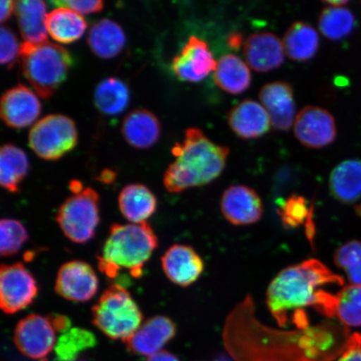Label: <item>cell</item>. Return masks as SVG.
<instances>
[{"label":"cell","instance_id":"obj_1","mask_svg":"<svg viewBox=\"0 0 361 361\" xmlns=\"http://www.w3.org/2000/svg\"><path fill=\"white\" fill-rule=\"evenodd\" d=\"M343 286L341 277L316 259H309L284 269L270 283L267 305L271 314L281 326L293 317L300 326L306 323L305 309L319 314L336 315L337 295L329 293L328 286Z\"/></svg>","mask_w":361,"mask_h":361},{"label":"cell","instance_id":"obj_2","mask_svg":"<svg viewBox=\"0 0 361 361\" xmlns=\"http://www.w3.org/2000/svg\"><path fill=\"white\" fill-rule=\"evenodd\" d=\"M171 153L175 161L166 169L164 183L169 192L205 186L218 178L229 155L228 147L220 146L207 137L200 129L185 132L182 143H176Z\"/></svg>","mask_w":361,"mask_h":361},{"label":"cell","instance_id":"obj_3","mask_svg":"<svg viewBox=\"0 0 361 361\" xmlns=\"http://www.w3.org/2000/svg\"><path fill=\"white\" fill-rule=\"evenodd\" d=\"M157 245L156 233L148 223L112 225L98 257V267L110 278L121 269L138 278Z\"/></svg>","mask_w":361,"mask_h":361},{"label":"cell","instance_id":"obj_4","mask_svg":"<svg viewBox=\"0 0 361 361\" xmlns=\"http://www.w3.org/2000/svg\"><path fill=\"white\" fill-rule=\"evenodd\" d=\"M20 59L23 75L43 99L53 96L73 66V58L66 49L48 42L23 43Z\"/></svg>","mask_w":361,"mask_h":361},{"label":"cell","instance_id":"obj_5","mask_svg":"<svg viewBox=\"0 0 361 361\" xmlns=\"http://www.w3.org/2000/svg\"><path fill=\"white\" fill-rule=\"evenodd\" d=\"M93 324L113 340H128L142 326L143 315L130 293L113 284L92 309Z\"/></svg>","mask_w":361,"mask_h":361},{"label":"cell","instance_id":"obj_6","mask_svg":"<svg viewBox=\"0 0 361 361\" xmlns=\"http://www.w3.org/2000/svg\"><path fill=\"white\" fill-rule=\"evenodd\" d=\"M100 197L90 188L74 193L62 203L56 220L62 232L71 241L87 243L94 237L99 223Z\"/></svg>","mask_w":361,"mask_h":361},{"label":"cell","instance_id":"obj_7","mask_svg":"<svg viewBox=\"0 0 361 361\" xmlns=\"http://www.w3.org/2000/svg\"><path fill=\"white\" fill-rule=\"evenodd\" d=\"M78 133L73 121L64 115L52 114L43 117L31 128L29 146L44 160L53 161L75 148Z\"/></svg>","mask_w":361,"mask_h":361},{"label":"cell","instance_id":"obj_8","mask_svg":"<svg viewBox=\"0 0 361 361\" xmlns=\"http://www.w3.org/2000/svg\"><path fill=\"white\" fill-rule=\"evenodd\" d=\"M38 286L33 275L21 263L3 264L0 269V306L13 314L33 303Z\"/></svg>","mask_w":361,"mask_h":361},{"label":"cell","instance_id":"obj_9","mask_svg":"<svg viewBox=\"0 0 361 361\" xmlns=\"http://www.w3.org/2000/svg\"><path fill=\"white\" fill-rule=\"evenodd\" d=\"M56 331L49 317L33 314L18 323L13 341L22 354L31 359L43 360L55 349Z\"/></svg>","mask_w":361,"mask_h":361},{"label":"cell","instance_id":"obj_10","mask_svg":"<svg viewBox=\"0 0 361 361\" xmlns=\"http://www.w3.org/2000/svg\"><path fill=\"white\" fill-rule=\"evenodd\" d=\"M99 279L92 266L84 261L73 260L63 264L57 274L55 290L72 302H87L97 295Z\"/></svg>","mask_w":361,"mask_h":361},{"label":"cell","instance_id":"obj_11","mask_svg":"<svg viewBox=\"0 0 361 361\" xmlns=\"http://www.w3.org/2000/svg\"><path fill=\"white\" fill-rule=\"evenodd\" d=\"M295 135L302 145L319 149L331 144L336 137L335 118L326 109L305 106L295 117Z\"/></svg>","mask_w":361,"mask_h":361},{"label":"cell","instance_id":"obj_12","mask_svg":"<svg viewBox=\"0 0 361 361\" xmlns=\"http://www.w3.org/2000/svg\"><path fill=\"white\" fill-rule=\"evenodd\" d=\"M42 111V104L32 90L20 84L3 94L0 115L8 128L20 129L32 125Z\"/></svg>","mask_w":361,"mask_h":361},{"label":"cell","instance_id":"obj_13","mask_svg":"<svg viewBox=\"0 0 361 361\" xmlns=\"http://www.w3.org/2000/svg\"><path fill=\"white\" fill-rule=\"evenodd\" d=\"M216 64L204 40L191 36L183 51L173 59V70L180 80L198 82L214 71Z\"/></svg>","mask_w":361,"mask_h":361},{"label":"cell","instance_id":"obj_14","mask_svg":"<svg viewBox=\"0 0 361 361\" xmlns=\"http://www.w3.org/2000/svg\"><path fill=\"white\" fill-rule=\"evenodd\" d=\"M221 211L229 223L245 226L259 222L263 215L264 206L259 194L254 189L235 185L224 192Z\"/></svg>","mask_w":361,"mask_h":361},{"label":"cell","instance_id":"obj_15","mask_svg":"<svg viewBox=\"0 0 361 361\" xmlns=\"http://www.w3.org/2000/svg\"><path fill=\"white\" fill-rule=\"evenodd\" d=\"M175 324L166 316L157 315L142 324L132 336L124 342L133 354L150 356L161 349L176 335Z\"/></svg>","mask_w":361,"mask_h":361},{"label":"cell","instance_id":"obj_16","mask_svg":"<svg viewBox=\"0 0 361 361\" xmlns=\"http://www.w3.org/2000/svg\"><path fill=\"white\" fill-rule=\"evenodd\" d=\"M162 269L169 281L179 286L188 287L196 282L204 269V264L190 246L175 245L161 258Z\"/></svg>","mask_w":361,"mask_h":361},{"label":"cell","instance_id":"obj_17","mask_svg":"<svg viewBox=\"0 0 361 361\" xmlns=\"http://www.w3.org/2000/svg\"><path fill=\"white\" fill-rule=\"evenodd\" d=\"M259 99L268 112L273 128L279 130H290L295 120V102L291 85L284 81L266 84L260 90Z\"/></svg>","mask_w":361,"mask_h":361},{"label":"cell","instance_id":"obj_18","mask_svg":"<svg viewBox=\"0 0 361 361\" xmlns=\"http://www.w3.org/2000/svg\"><path fill=\"white\" fill-rule=\"evenodd\" d=\"M284 54L283 42L270 32L251 35L243 49L247 64L257 72L277 69L283 63Z\"/></svg>","mask_w":361,"mask_h":361},{"label":"cell","instance_id":"obj_19","mask_svg":"<svg viewBox=\"0 0 361 361\" xmlns=\"http://www.w3.org/2000/svg\"><path fill=\"white\" fill-rule=\"evenodd\" d=\"M228 123L233 132L243 139L263 137L272 126L264 106L252 100H245L233 106L228 112Z\"/></svg>","mask_w":361,"mask_h":361},{"label":"cell","instance_id":"obj_20","mask_svg":"<svg viewBox=\"0 0 361 361\" xmlns=\"http://www.w3.org/2000/svg\"><path fill=\"white\" fill-rule=\"evenodd\" d=\"M121 133L129 145L147 149L154 145L159 139L161 125L151 111L137 109L125 117Z\"/></svg>","mask_w":361,"mask_h":361},{"label":"cell","instance_id":"obj_21","mask_svg":"<svg viewBox=\"0 0 361 361\" xmlns=\"http://www.w3.org/2000/svg\"><path fill=\"white\" fill-rule=\"evenodd\" d=\"M16 16L25 42H47V4L40 0L16 1Z\"/></svg>","mask_w":361,"mask_h":361},{"label":"cell","instance_id":"obj_22","mask_svg":"<svg viewBox=\"0 0 361 361\" xmlns=\"http://www.w3.org/2000/svg\"><path fill=\"white\" fill-rule=\"evenodd\" d=\"M118 203L121 213L134 224L147 223L155 214L157 198L150 189L142 184H130L120 192Z\"/></svg>","mask_w":361,"mask_h":361},{"label":"cell","instance_id":"obj_23","mask_svg":"<svg viewBox=\"0 0 361 361\" xmlns=\"http://www.w3.org/2000/svg\"><path fill=\"white\" fill-rule=\"evenodd\" d=\"M329 190L337 201L351 204L361 198V161L346 160L336 166L329 180Z\"/></svg>","mask_w":361,"mask_h":361},{"label":"cell","instance_id":"obj_24","mask_svg":"<svg viewBox=\"0 0 361 361\" xmlns=\"http://www.w3.org/2000/svg\"><path fill=\"white\" fill-rule=\"evenodd\" d=\"M126 35L121 27L108 19L99 20L90 29L88 44L94 55L102 59H111L123 51Z\"/></svg>","mask_w":361,"mask_h":361},{"label":"cell","instance_id":"obj_25","mask_svg":"<svg viewBox=\"0 0 361 361\" xmlns=\"http://www.w3.org/2000/svg\"><path fill=\"white\" fill-rule=\"evenodd\" d=\"M284 52L292 61H307L317 53L319 39L317 31L303 21L293 23L283 36Z\"/></svg>","mask_w":361,"mask_h":361},{"label":"cell","instance_id":"obj_26","mask_svg":"<svg viewBox=\"0 0 361 361\" xmlns=\"http://www.w3.org/2000/svg\"><path fill=\"white\" fill-rule=\"evenodd\" d=\"M214 82L225 92L239 94L250 87V68L237 56H224L220 59L214 74Z\"/></svg>","mask_w":361,"mask_h":361},{"label":"cell","instance_id":"obj_27","mask_svg":"<svg viewBox=\"0 0 361 361\" xmlns=\"http://www.w3.org/2000/svg\"><path fill=\"white\" fill-rule=\"evenodd\" d=\"M87 28V22L79 13L66 8H57L47 17V32L56 42L71 44L76 42Z\"/></svg>","mask_w":361,"mask_h":361},{"label":"cell","instance_id":"obj_28","mask_svg":"<svg viewBox=\"0 0 361 361\" xmlns=\"http://www.w3.org/2000/svg\"><path fill=\"white\" fill-rule=\"evenodd\" d=\"M29 160L24 151L12 144L0 148V183L11 192L20 190V184L28 174Z\"/></svg>","mask_w":361,"mask_h":361},{"label":"cell","instance_id":"obj_29","mask_svg":"<svg viewBox=\"0 0 361 361\" xmlns=\"http://www.w3.org/2000/svg\"><path fill=\"white\" fill-rule=\"evenodd\" d=\"M94 105L103 114L115 116L124 111L130 101V92L123 80L110 78L101 81L94 90Z\"/></svg>","mask_w":361,"mask_h":361},{"label":"cell","instance_id":"obj_30","mask_svg":"<svg viewBox=\"0 0 361 361\" xmlns=\"http://www.w3.org/2000/svg\"><path fill=\"white\" fill-rule=\"evenodd\" d=\"M355 22L353 13L348 8L326 6L320 13L319 29L324 37L341 40L352 32Z\"/></svg>","mask_w":361,"mask_h":361},{"label":"cell","instance_id":"obj_31","mask_svg":"<svg viewBox=\"0 0 361 361\" xmlns=\"http://www.w3.org/2000/svg\"><path fill=\"white\" fill-rule=\"evenodd\" d=\"M97 338L82 328H71L58 338L55 352L59 361H74L82 352L93 348Z\"/></svg>","mask_w":361,"mask_h":361},{"label":"cell","instance_id":"obj_32","mask_svg":"<svg viewBox=\"0 0 361 361\" xmlns=\"http://www.w3.org/2000/svg\"><path fill=\"white\" fill-rule=\"evenodd\" d=\"M336 315L347 327L361 326V286L350 284L337 293Z\"/></svg>","mask_w":361,"mask_h":361},{"label":"cell","instance_id":"obj_33","mask_svg":"<svg viewBox=\"0 0 361 361\" xmlns=\"http://www.w3.org/2000/svg\"><path fill=\"white\" fill-rule=\"evenodd\" d=\"M29 234L20 221L4 219L0 222V252L2 256L17 254L28 240Z\"/></svg>","mask_w":361,"mask_h":361},{"label":"cell","instance_id":"obj_34","mask_svg":"<svg viewBox=\"0 0 361 361\" xmlns=\"http://www.w3.org/2000/svg\"><path fill=\"white\" fill-rule=\"evenodd\" d=\"M281 219L288 228H297L308 219V201L304 197L293 194L281 207Z\"/></svg>","mask_w":361,"mask_h":361},{"label":"cell","instance_id":"obj_35","mask_svg":"<svg viewBox=\"0 0 361 361\" xmlns=\"http://www.w3.org/2000/svg\"><path fill=\"white\" fill-rule=\"evenodd\" d=\"M20 47L11 29L2 26L0 30V62L11 69L20 57Z\"/></svg>","mask_w":361,"mask_h":361},{"label":"cell","instance_id":"obj_36","mask_svg":"<svg viewBox=\"0 0 361 361\" xmlns=\"http://www.w3.org/2000/svg\"><path fill=\"white\" fill-rule=\"evenodd\" d=\"M361 261V242L352 240L343 245L335 252L334 262L336 267L346 271Z\"/></svg>","mask_w":361,"mask_h":361},{"label":"cell","instance_id":"obj_37","mask_svg":"<svg viewBox=\"0 0 361 361\" xmlns=\"http://www.w3.org/2000/svg\"><path fill=\"white\" fill-rule=\"evenodd\" d=\"M52 4L58 8H69L80 16L100 12L104 8V2L102 0H58L53 1Z\"/></svg>","mask_w":361,"mask_h":361},{"label":"cell","instance_id":"obj_38","mask_svg":"<svg viewBox=\"0 0 361 361\" xmlns=\"http://www.w3.org/2000/svg\"><path fill=\"white\" fill-rule=\"evenodd\" d=\"M336 361H361V335L353 334L347 338Z\"/></svg>","mask_w":361,"mask_h":361},{"label":"cell","instance_id":"obj_39","mask_svg":"<svg viewBox=\"0 0 361 361\" xmlns=\"http://www.w3.org/2000/svg\"><path fill=\"white\" fill-rule=\"evenodd\" d=\"M49 320H51L54 328L56 331L65 333L69 331L71 327V322L69 318L65 315L55 314L48 316Z\"/></svg>","mask_w":361,"mask_h":361},{"label":"cell","instance_id":"obj_40","mask_svg":"<svg viewBox=\"0 0 361 361\" xmlns=\"http://www.w3.org/2000/svg\"><path fill=\"white\" fill-rule=\"evenodd\" d=\"M15 10L16 1L2 0V1L0 2V20L4 23L10 19V17Z\"/></svg>","mask_w":361,"mask_h":361},{"label":"cell","instance_id":"obj_41","mask_svg":"<svg viewBox=\"0 0 361 361\" xmlns=\"http://www.w3.org/2000/svg\"><path fill=\"white\" fill-rule=\"evenodd\" d=\"M350 284L361 286V261L345 271Z\"/></svg>","mask_w":361,"mask_h":361},{"label":"cell","instance_id":"obj_42","mask_svg":"<svg viewBox=\"0 0 361 361\" xmlns=\"http://www.w3.org/2000/svg\"><path fill=\"white\" fill-rule=\"evenodd\" d=\"M147 361H180L177 356L169 353L168 351H160L158 353L148 357Z\"/></svg>","mask_w":361,"mask_h":361},{"label":"cell","instance_id":"obj_43","mask_svg":"<svg viewBox=\"0 0 361 361\" xmlns=\"http://www.w3.org/2000/svg\"><path fill=\"white\" fill-rule=\"evenodd\" d=\"M243 39V35L240 33H233L228 38V47L234 49H238L241 47Z\"/></svg>","mask_w":361,"mask_h":361},{"label":"cell","instance_id":"obj_44","mask_svg":"<svg viewBox=\"0 0 361 361\" xmlns=\"http://www.w3.org/2000/svg\"><path fill=\"white\" fill-rule=\"evenodd\" d=\"M324 4H327V6L331 7H345L346 4H348V1H345V0H335V1H323Z\"/></svg>","mask_w":361,"mask_h":361},{"label":"cell","instance_id":"obj_45","mask_svg":"<svg viewBox=\"0 0 361 361\" xmlns=\"http://www.w3.org/2000/svg\"><path fill=\"white\" fill-rule=\"evenodd\" d=\"M216 361H231V360H229L228 358H226V357H224V356H222V357H219Z\"/></svg>","mask_w":361,"mask_h":361},{"label":"cell","instance_id":"obj_46","mask_svg":"<svg viewBox=\"0 0 361 361\" xmlns=\"http://www.w3.org/2000/svg\"><path fill=\"white\" fill-rule=\"evenodd\" d=\"M357 214L361 216V205L359 207V209H357Z\"/></svg>","mask_w":361,"mask_h":361}]
</instances>
